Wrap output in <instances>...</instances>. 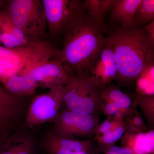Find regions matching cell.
I'll list each match as a JSON object with an SVG mask.
<instances>
[{
  "mask_svg": "<svg viewBox=\"0 0 154 154\" xmlns=\"http://www.w3.org/2000/svg\"><path fill=\"white\" fill-rule=\"evenodd\" d=\"M2 139H0V143H1V142H2Z\"/></svg>",
  "mask_w": 154,
  "mask_h": 154,
  "instance_id": "32",
  "label": "cell"
},
{
  "mask_svg": "<svg viewBox=\"0 0 154 154\" xmlns=\"http://www.w3.org/2000/svg\"><path fill=\"white\" fill-rule=\"evenodd\" d=\"M101 91L88 72L72 76L64 87L63 109L86 114H94L103 110Z\"/></svg>",
  "mask_w": 154,
  "mask_h": 154,
  "instance_id": "4",
  "label": "cell"
},
{
  "mask_svg": "<svg viewBox=\"0 0 154 154\" xmlns=\"http://www.w3.org/2000/svg\"><path fill=\"white\" fill-rule=\"evenodd\" d=\"M74 154H90L87 153V152H75Z\"/></svg>",
  "mask_w": 154,
  "mask_h": 154,
  "instance_id": "31",
  "label": "cell"
},
{
  "mask_svg": "<svg viewBox=\"0 0 154 154\" xmlns=\"http://www.w3.org/2000/svg\"><path fill=\"white\" fill-rule=\"evenodd\" d=\"M116 2V0H99V7L103 17L111 11Z\"/></svg>",
  "mask_w": 154,
  "mask_h": 154,
  "instance_id": "22",
  "label": "cell"
},
{
  "mask_svg": "<svg viewBox=\"0 0 154 154\" xmlns=\"http://www.w3.org/2000/svg\"><path fill=\"white\" fill-rule=\"evenodd\" d=\"M105 154H134L132 150L127 147L113 146L107 149Z\"/></svg>",
  "mask_w": 154,
  "mask_h": 154,
  "instance_id": "23",
  "label": "cell"
},
{
  "mask_svg": "<svg viewBox=\"0 0 154 154\" xmlns=\"http://www.w3.org/2000/svg\"><path fill=\"white\" fill-rule=\"evenodd\" d=\"M48 30L52 36L70 30L87 11L80 0H42Z\"/></svg>",
  "mask_w": 154,
  "mask_h": 154,
  "instance_id": "6",
  "label": "cell"
},
{
  "mask_svg": "<svg viewBox=\"0 0 154 154\" xmlns=\"http://www.w3.org/2000/svg\"><path fill=\"white\" fill-rule=\"evenodd\" d=\"M89 73L101 91L112 80L116 79L117 68L114 48L106 39L105 45L93 60Z\"/></svg>",
  "mask_w": 154,
  "mask_h": 154,
  "instance_id": "9",
  "label": "cell"
},
{
  "mask_svg": "<svg viewBox=\"0 0 154 154\" xmlns=\"http://www.w3.org/2000/svg\"><path fill=\"white\" fill-rule=\"evenodd\" d=\"M146 146L149 154H153L154 150V131H150L146 133Z\"/></svg>",
  "mask_w": 154,
  "mask_h": 154,
  "instance_id": "25",
  "label": "cell"
},
{
  "mask_svg": "<svg viewBox=\"0 0 154 154\" xmlns=\"http://www.w3.org/2000/svg\"><path fill=\"white\" fill-rule=\"evenodd\" d=\"M28 107L0 104V139H4L23 125Z\"/></svg>",
  "mask_w": 154,
  "mask_h": 154,
  "instance_id": "13",
  "label": "cell"
},
{
  "mask_svg": "<svg viewBox=\"0 0 154 154\" xmlns=\"http://www.w3.org/2000/svg\"><path fill=\"white\" fill-rule=\"evenodd\" d=\"M64 87L37 95L30 100L23 125L33 129L48 122H52L62 106Z\"/></svg>",
  "mask_w": 154,
  "mask_h": 154,
  "instance_id": "7",
  "label": "cell"
},
{
  "mask_svg": "<svg viewBox=\"0 0 154 154\" xmlns=\"http://www.w3.org/2000/svg\"><path fill=\"white\" fill-rule=\"evenodd\" d=\"M133 123L135 126H141L143 123V120L140 117L137 116L133 120Z\"/></svg>",
  "mask_w": 154,
  "mask_h": 154,
  "instance_id": "30",
  "label": "cell"
},
{
  "mask_svg": "<svg viewBox=\"0 0 154 154\" xmlns=\"http://www.w3.org/2000/svg\"><path fill=\"white\" fill-rule=\"evenodd\" d=\"M114 133L115 141L120 140L124 134L125 128L122 126H119L116 128L115 129L112 130Z\"/></svg>",
  "mask_w": 154,
  "mask_h": 154,
  "instance_id": "28",
  "label": "cell"
},
{
  "mask_svg": "<svg viewBox=\"0 0 154 154\" xmlns=\"http://www.w3.org/2000/svg\"><path fill=\"white\" fill-rule=\"evenodd\" d=\"M31 39L15 25L8 9L0 11V41L5 47H20L28 44Z\"/></svg>",
  "mask_w": 154,
  "mask_h": 154,
  "instance_id": "12",
  "label": "cell"
},
{
  "mask_svg": "<svg viewBox=\"0 0 154 154\" xmlns=\"http://www.w3.org/2000/svg\"><path fill=\"white\" fill-rule=\"evenodd\" d=\"M113 45L117 68L116 79H137L147 65L154 62V41L143 28L121 27L106 37Z\"/></svg>",
  "mask_w": 154,
  "mask_h": 154,
  "instance_id": "1",
  "label": "cell"
},
{
  "mask_svg": "<svg viewBox=\"0 0 154 154\" xmlns=\"http://www.w3.org/2000/svg\"><path fill=\"white\" fill-rule=\"evenodd\" d=\"M33 129L22 126L5 138L0 143V154H40L39 138Z\"/></svg>",
  "mask_w": 154,
  "mask_h": 154,
  "instance_id": "10",
  "label": "cell"
},
{
  "mask_svg": "<svg viewBox=\"0 0 154 154\" xmlns=\"http://www.w3.org/2000/svg\"><path fill=\"white\" fill-rule=\"evenodd\" d=\"M112 127L113 125L111 122L107 120L104 122L98 128L100 133L105 134L112 131Z\"/></svg>",
  "mask_w": 154,
  "mask_h": 154,
  "instance_id": "26",
  "label": "cell"
},
{
  "mask_svg": "<svg viewBox=\"0 0 154 154\" xmlns=\"http://www.w3.org/2000/svg\"><path fill=\"white\" fill-rule=\"evenodd\" d=\"M154 20V0H141L134 16L132 26H141Z\"/></svg>",
  "mask_w": 154,
  "mask_h": 154,
  "instance_id": "17",
  "label": "cell"
},
{
  "mask_svg": "<svg viewBox=\"0 0 154 154\" xmlns=\"http://www.w3.org/2000/svg\"><path fill=\"white\" fill-rule=\"evenodd\" d=\"M146 32L154 41V20L150 22L143 28Z\"/></svg>",
  "mask_w": 154,
  "mask_h": 154,
  "instance_id": "29",
  "label": "cell"
},
{
  "mask_svg": "<svg viewBox=\"0 0 154 154\" xmlns=\"http://www.w3.org/2000/svg\"><path fill=\"white\" fill-rule=\"evenodd\" d=\"M154 62L147 65L137 77V92L142 96L154 95Z\"/></svg>",
  "mask_w": 154,
  "mask_h": 154,
  "instance_id": "16",
  "label": "cell"
},
{
  "mask_svg": "<svg viewBox=\"0 0 154 154\" xmlns=\"http://www.w3.org/2000/svg\"><path fill=\"white\" fill-rule=\"evenodd\" d=\"M8 10L15 25L31 39H44L47 25L44 8L40 0H12Z\"/></svg>",
  "mask_w": 154,
  "mask_h": 154,
  "instance_id": "5",
  "label": "cell"
},
{
  "mask_svg": "<svg viewBox=\"0 0 154 154\" xmlns=\"http://www.w3.org/2000/svg\"><path fill=\"white\" fill-rule=\"evenodd\" d=\"M14 96L0 85V104L13 107H28L31 99Z\"/></svg>",
  "mask_w": 154,
  "mask_h": 154,
  "instance_id": "19",
  "label": "cell"
},
{
  "mask_svg": "<svg viewBox=\"0 0 154 154\" xmlns=\"http://www.w3.org/2000/svg\"><path fill=\"white\" fill-rule=\"evenodd\" d=\"M0 43H1V41H0Z\"/></svg>",
  "mask_w": 154,
  "mask_h": 154,
  "instance_id": "33",
  "label": "cell"
},
{
  "mask_svg": "<svg viewBox=\"0 0 154 154\" xmlns=\"http://www.w3.org/2000/svg\"><path fill=\"white\" fill-rule=\"evenodd\" d=\"M42 137L62 147L70 150L75 152H88L91 148L90 142L75 139L59 137L53 133L51 130L45 133Z\"/></svg>",
  "mask_w": 154,
  "mask_h": 154,
  "instance_id": "15",
  "label": "cell"
},
{
  "mask_svg": "<svg viewBox=\"0 0 154 154\" xmlns=\"http://www.w3.org/2000/svg\"><path fill=\"white\" fill-rule=\"evenodd\" d=\"M102 143L107 145H111L115 142V137L113 131L105 134L102 137Z\"/></svg>",
  "mask_w": 154,
  "mask_h": 154,
  "instance_id": "27",
  "label": "cell"
},
{
  "mask_svg": "<svg viewBox=\"0 0 154 154\" xmlns=\"http://www.w3.org/2000/svg\"><path fill=\"white\" fill-rule=\"evenodd\" d=\"M141 0H116L110 11L111 18L121 24V27L132 26L134 16Z\"/></svg>",
  "mask_w": 154,
  "mask_h": 154,
  "instance_id": "14",
  "label": "cell"
},
{
  "mask_svg": "<svg viewBox=\"0 0 154 154\" xmlns=\"http://www.w3.org/2000/svg\"><path fill=\"white\" fill-rule=\"evenodd\" d=\"M83 3L90 18L99 24L104 31L107 30V25L99 7V0H85Z\"/></svg>",
  "mask_w": 154,
  "mask_h": 154,
  "instance_id": "20",
  "label": "cell"
},
{
  "mask_svg": "<svg viewBox=\"0 0 154 154\" xmlns=\"http://www.w3.org/2000/svg\"><path fill=\"white\" fill-rule=\"evenodd\" d=\"M59 55L60 50L40 38L15 48L0 46V82L3 85L14 75H25L34 67Z\"/></svg>",
  "mask_w": 154,
  "mask_h": 154,
  "instance_id": "3",
  "label": "cell"
},
{
  "mask_svg": "<svg viewBox=\"0 0 154 154\" xmlns=\"http://www.w3.org/2000/svg\"><path fill=\"white\" fill-rule=\"evenodd\" d=\"M42 149L46 154H74L75 152L64 148L42 137L39 138Z\"/></svg>",
  "mask_w": 154,
  "mask_h": 154,
  "instance_id": "21",
  "label": "cell"
},
{
  "mask_svg": "<svg viewBox=\"0 0 154 154\" xmlns=\"http://www.w3.org/2000/svg\"><path fill=\"white\" fill-rule=\"evenodd\" d=\"M95 115L62 109L52 122L51 131L56 136L63 138L91 136L99 127V119Z\"/></svg>",
  "mask_w": 154,
  "mask_h": 154,
  "instance_id": "8",
  "label": "cell"
},
{
  "mask_svg": "<svg viewBox=\"0 0 154 154\" xmlns=\"http://www.w3.org/2000/svg\"><path fill=\"white\" fill-rule=\"evenodd\" d=\"M34 76L39 88L49 91L65 87L72 77L66 67L57 58L50 60L38 66Z\"/></svg>",
  "mask_w": 154,
  "mask_h": 154,
  "instance_id": "11",
  "label": "cell"
},
{
  "mask_svg": "<svg viewBox=\"0 0 154 154\" xmlns=\"http://www.w3.org/2000/svg\"><path fill=\"white\" fill-rule=\"evenodd\" d=\"M105 102V101H103ZM107 104L103 107V110L107 115L113 116L116 115L121 110L120 107L114 102L106 101Z\"/></svg>",
  "mask_w": 154,
  "mask_h": 154,
  "instance_id": "24",
  "label": "cell"
},
{
  "mask_svg": "<svg viewBox=\"0 0 154 154\" xmlns=\"http://www.w3.org/2000/svg\"><path fill=\"white\" fill-rule=\"evenodd\" d=\"M103 101L114 102L121 109H128L132 104L129 96L120 91L118 88L108 86L101 92Z\"/></svg>",
  "mask_w": 154,
  "mask_h": 154,
  "instance_id": "18",
  "label": "cell"
},
{
  "mask_svg": "<svg viewBox=\"0 0 154 154\" xmlns=\"http://www.w3.org/2000/svg\"><path fill=\"white\" fill-rule=\"evenodd\" d=\"M104 32L87 14L65 33L59 60L75 74L89 72L93 60L106 43Z\"/></svg>",
  "mask_w": 154,
  "mask_h": 154,
  "instance_id": "2",
  "label": "cell"
}]
</instances>
